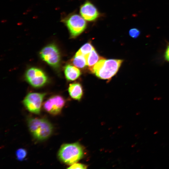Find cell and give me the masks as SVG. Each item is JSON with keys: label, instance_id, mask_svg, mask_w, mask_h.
Returning a JSON list of instances; mask_svg holds the SVG:
<instances>
[{"label": "cell", "instance_id": "obj_3", "mask_svg": "<svg viewBox=\"0 0 169 169\" xmlns=\"http://www.w3.org/2000/svg\"><path fill=\"white\" fill-rule=\"evenodd\" d=\"M84 154L82 146L79 143H74L63 145L58 151V156L61 161L71 165L82 158Z\"/></svg>", "mask_w": 169, "mask_h": 169}, {"label": "cell", "instance_id": "obj_4", "mask_svg": "<svg viewBox=\"0 0 169 169\" xmlns=\"http://www.w3.org/2000/svg\"><path fill=\"white\" fill-rule=\"evenodd\" d=\"M67 27L71 38H75L85 29L87 24L85 19L76 13L70 14L61 19Z\"/></svg>", "mask_w": 169, "mask_h": 169}, {"label": "cell", "instance_id": "obj_1", "mask_svg": "<svg viewBox=\"0 0 169 169\" xmlns=\"http://www.w3.org/2000/svg\"><path fill=\"white\" fill-rule=\"evenodd\" d=\"M123 62L122 59L103 58L90 70L100 79L110 80L117 73Z\"/></svg>", "mask_w": 169, "mask_h": 169}, {"label": "cell", "instance_id": "obj_9", "mask_svg": "<svg viewBox=\"0 0 169 169\" xmlns=\"http://www.w3.org/2000/svg\"><path fill=\"white\" fill-rule=\"evenodd\" d=\"M80 13L81 16L85 20L88 21L95 20L99 15L97 8L89 1L86 2L81 6Z\"/></svg>", "mask_w": 169, "mask_h": 169}, {"label": "cell", "instance_id": "obj_2", "mask_svg": "<svg viewBox=\"0 0 169 169\" xmlns=\"http://www.w3.org/2000/svg\"><path fill=\"white\" fill-rule=\"evenodd\" d=\"M29 130L33 137L39 141L48 138L52 134L53 127L47 119L29 117L27 119Z\"/></svg>", "mask_w": 169, "mask_h": 169}, {"label": "cell", "instance_id": "obj_19", "mask_svg": "<svg viewBox=\"0 0 169 169\" xmlns=\"http://www.w3.org/2000/svg\"><path fill=\"white\" fill-rule=\"evenodd\" d=\"M158 131H156L154 132V134H156L157 133H158Z\"/></svg>", "mask_w": 169, "mask_h": 169}, {"label": "cell", "instance_id": "obj_15", "mask_svg": "<svg viewBox=\"0 0 169 169\" xmlns=\"http://www.w3.org/2000/svg\"><path fill=\"white\" fill-rule=\"evenodd\" d=\"M27 155L26 150L23 148H19L16 152V155L17 159L19 161L23 160Z\"/></svg>", "mask_w": 169, "mask_h": 169}, {"label": "cell", "instance_id": "obj_20", "mask_svg": "<svg viewBox=\"0 0 169 169\" xmlns=\"http://www.w3.org/2000/svg\"><path fill=\"white\" fill-rule=\"evenodd\" d=\"M140 112H138L137 113H136V115H139V114H140Z\"/></svg>", "mask_w": 169, "mask_h": 169}, {"label": "cell", "instance_id": "obj_16", "mask_svg": "<svg viewBox=\"0 0 169 169\" xmlns=\"http://www.w3.org/2000/svg\"><path fill=\"white\" fill-rule=\"evenodd\" d=\"M129 33L131 37L135 38H137L140 35V32L137 28H132L130 30Z\"/></svg>", "mask_w": 169, "mask_h": 169}, {"label": "cell", "instance_id": "obj_11", "mask_svg": "<svg viewBox=\"0 0 169 169\" xmlns=\"http://www.w3.org/2000/svg\"><path fill=\"white\" fill-rule=\"evenodd\" d=\"M64 73L66 79L69 81L76 79L81 74L80 71L77 67L69 64L65 66Z\"/></svg>", "mask_w": 169, "mask_h": 169}, {"label": "cell", "instance_id": "obj_8", "mask_svg": "<svg viewBox=\"0 0 169 169\" xmlns=\"http://www.w3.org/2000/svg\"><path fill=\"white\" fill-rule=\"evenodd\" d=\"M65 100L59 95H55L49 98L44 103L43 108L48 113L53 115L59 114L64 105Z\"/></svg>", "mask_w": 169, "mask_h": 169}, {"label": "cell", "instance_id": "obj_7", "mask_svg": "<svg viewBox=\"0 0 169 169\" xmlns=\"http://www.w3.org/2000/svg\"><path fill=\"white\" fill-rule=\"evenodd\" d=\"M26 79L32 86L35 88L41 87L47 82L48 78L44 72L40 69L32 67L26 71Z\"/></svg>", "mask_w": 169, "mask_h": 169}, {"label": "cell", "instance_id": "obj_18", "mask_svg": "<svg viewBox=\"0 0 169 169\" xmlns=\"http://www.w3.org/2000/svg\"><path fill=\"white\" fill-rule=\"evenodd\" d=\"M164 57L166 60L169 62V44L168 45L166 50Z\"/></svg>", "mask_w": 169, "mask_h": 169}, {"label": "cell", "instance_id": "obj_12", "mask_svg": "<svg viewBox=\"0 0 169 169\" xmlns=\"http://www.w3.org/2000/svg\"><path fill=\"white\" fill-rule=\"evenodd\" d=\"M87 61V65L89 69L103 57H100L95 49H93L88 55L85 56Z\"/></svg>", "mask_w": 169, "mask_h": 169}, {"label": "cell", "instance_id": "obj_5", "mask_svg": "<svg viewBox=\"0 0 169 169\" xmlns=\"http://www.w3.org/2000/svg\"><path fill=\"white\" fill-rule=\"evenodd\" d=\"M40 54L43 60L50 66L54 68L59 67L60 56L59 49L55 44H49L44 47Z\"/></svg>", "mask_w": 169, "mask_h": 169}, {"label": "cell", "instance_id": "obj_6", "mask_svg": "<svg viewBox=\"0 0 169 169\" xmlns=\"http://www.w3.org/2000/svg\"><path fill=\"white\" fill-rule=\"evenodd\" d=\"M44 93H30L26 96L23 103L28 110L36 114H40Z\"/></svg>", "mask_w": 169, "mask_h": 169}, {"label": "cell", "instance_id": "obj_10", "mask_svg": "<svg viewBox=\"0 0 169 169\" xmlns=\"http://www.w3.org/2000/svg\"><path fill=\"white\" fill-rule=\"evenodd\" d=\"M68 92L73 99L79 100L83 95V90L81 85L79 83H74L69 85Z\"/></svg>", "mask_w": 169, "mask_h": 169}, {"label": "cell", "instance_id": "obj_13", "mask_svg": "<svg viewBox=\"0 0 169 169\" xmlns=\"http://www.w3.org/2000/svg\"><path fill=\"white\" fill-rule=\"evenodd\" d=\"M72 62L75 66L79 68H84L87 65L86 57L81 54H75L72 59Z\"/></svg>", "mask_w": 169, "mask_h": 169}, {"label": "cell", "instance_id": "obj_14", "mask_svg": "<svg viewBox=\"0 0 169 169\" xmlns=\"http://www.w3.org/2000/svg\"><path fill=\"white\" fill-rule=\"evenodd\" d=\"M94 49L91 44L90 42H88L82 46L76 54L82 55L85 56L88 55Z\"/></svg>", "mask_w": 169, "mask_h": 169}, {"label": "cell", "instance_id": "obj_17", "mask_svg": "<svg viewBox=\"0 0 169 169\" xmlns=\"http://www.w3.org/2000/svg\"><path fill=\"white\" fill-rule=\"evenodd\" d=\"M87 168V166L83 164L75 163L71 165L68 169H85Z\"/></svg>", "mask_w": 169, "mask_h": 169}]
</instances>
